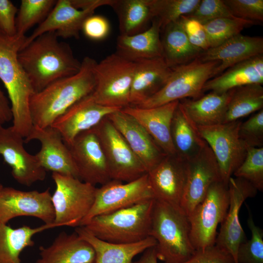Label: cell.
Wrapping results in <instances>:
<instances>
[{"instance_id":"cell-1","label":"cell","mask_w":263,"mask_h":263,"mask_svg":"<svg viewBox=\"0 0 263 263\" xmlns=\"http://www.w3.org/2000/svg\"><path fill=\"white\" fill-rule=\"evenodd\" d=\"M58 38L55 32H46L18 52V60L35 93L80 69L81 61L75 56L70 46Z\"/></svg>"},{"instance_id":"cell-2","label":"cell","mask_w":263,"mask_h":263,"mask_svg":"<svg viewBox=\"0 0 263 263\" xmlns=\"http://www.w3.org/2000/svg\"><path fill=\"white\" fill-rule=\"evenodd\" d=\"M96 62L90 56L85 57L77 73L56 80L32 95L29 109L34 126H51L72 105L93 92Z\"/></svg>"},{"instance_id":"cell-3","label":"cell","mask_w":263,"mask_h":263,"mask_svg":"<svg viewBox=\"0 0 263 263\" xmlns=\"http://www.w3.org/2000/svg\"><path fill=\"white\" fill-rule=\"evenodd\" d=\"M25 36L9 37L0 31V79L11 103L12 128L23 138L33 126L29 102L35 93L32 85L18 59Z\"/></svg>"},{"instance_id":"cell-4","label":"cell","mask_w":263,"mask_h":263,"mask_svg":"<svg viewBox=\"0 0 263 263\" xmlns=\"http://www.w3.org/2000/svg\"><path fill=\"white\" fill-rule=\"evenodd\" d=\"M150 236L156 241L158 260L182 263L195 252L190 237L188 216L180 208L154 200Z\"/></svg>"},{"instance_id":"cell-5","label":"cell","mask_w":263,"mask_h":263,"mask_svg":"<svg viewBox=\"0 0 263 263\" xmlns=\"http://www.w3.org/2000/svg\"><path fill=\"white\" fill-rule=\"evenodd\" d=\"M154 200L95 216L83 227L105 242L120 244L140 242L150 236Z\"/></svg>"},{"instance_id":"cell-6","label":"cell","mask_w":263,"mask_h":263,"mask_svg":"<svg viewBox=\"0 0 263 263\" xmlns=\"http://www.w3.org/2000/svg\"><path fill=\"white\" fill-rule=\"evenodd\" d=\"M135 62L115 52L96 62L95 86L92 95L98 104L122 109L130 106V94Z\"/></svg>"},{"instance_id":"cell-7","label":"cell","mask_w":263,"mask_h":263,"mask_svg":"<svg viewBox=\"0 0 263 263\" xmlns=\"http://www.w3.org/2000/svg\"><path fill=\"white\" fill-rule=\"evenodd\" d=\"M219 61L203 62L198 57L172 68L171 73L164 86L156 94L137 107L151 108L185 98L196 99L204 93L205 83L212 78Z\"/></svg>"},{"instance_id":"cell-8","label":"cell","mask_w":263,"mask_h":263,"mask_svg":"<svg viewBox=\"0 0 263 263\" xmlns=\"http://www.w3.org/2000/svg\"><path fill=\"white\" fill-rule=\"evenodd\" d=\"M52 177L56 185L51 197L54 223L79 226L93 204L96 188L71 176L52 172Z\"/></svg>"},{"instance_id":"cell-9","label":"cell","mask_w":263,"mask_h":263,"mask_svg":"<svg viewBox=\"0 0 263 263\" xmlns=\"http://www.w3.org/2000/svg\"><path fill=\"white\" fill-rule=\"evenodd\" d=\"M229 203L227 185L222 181H217L188 216L190 240L195 250L215 244L218 225L224 220Z\"/></svg>"},{"instance_id":"cell-10","label":"cell","mask_w":263,"mask_h":263,"mask_svg":"<svg viewBox=\"0 0 263 263\" xmlns=\"http://www.w3.org/2000/svg\"><path fill=\"white\" fill-rule=\"evenodd\" d=\"M93 129L103 149L111 179L129 182L147 173L143 164L107 116Z\"/></svg>"},{"instance_id":"cell-11","label":"cell","mask_w":263,"mask_h":263,"mask_svg":"<svg viewBox=\"0 0 263 263\" xmlns=\"http://www.w3.org/2000/svg\"><path fill=\"white\" fill-rule=\"evenodd\" d=\"M155 199L147 173L133 181L111 179L96 188L93 204L79 226H85L94 217Z\"/></svg>"},{"instance_id":"cell-12","label":"cell","mask_w":263,"mask_h":263,"mask_svg":"<svg viewBox=\"0 0 263 263\" xmlns=\"http://www.w3.org/2000/svg\"><path fill=\"white\" fill-rule=\"evenodd\" d=\"M241 123L239 120L212 126H196L214 154L221 181L226 185L246 154L247 147L239 135Z\"/></svg>"},{"instance_id":"cell-13","label":"cell","mask_w":263,"mask_h":263,"mask_svg":"<svg viewBox=\"0 0 263 263\" xmlns=\"http://www.w3.org/2000/svg\"><path fill=\"white\" fill-rule=\"evenodd\" d=\"M51 197L49 188L42 192L26 191L3 187L0 190V225L22 216L38 218L46 224L54 223Z\"/></svg>"},{"instance_id":"cell-14","label":"cell","mask_w":263,"mask_h":263,"mask_svg":"<svg viewBox=\"0 0 263 263\" xmlns=\"http://www.w3.org/2000/svg\"><path fill=\"white\" fill-rule=\"evenodd\" d=\"M229 203L227 213L221 224L217 235L216 245L225 250L237 261L239 245L247 240L246 236L239 220V212L242 204L257 193V189L246 180L231 177L228 184Z\"/></svg>"},{"instance_id":"cell-15","label":"cell","mask_w":263,"mask_h":263,"mask_svg":"<svg viewBox=\"0 0 263 263\" xmlns=\"http://www.w3.org/2000/svg\"><path fill=\"white\" fill-rule=\"evenodd\" d=\"M187 161V180L180 208L188 216L204 199L210 186L221 178L216 158L207 143Z\"/></svg>"},{"instance_id":"cell-16","label":"cell","mask_w":263,"mask_h":263,"mask_svg":"<svg viewBox=\"0 0 263 263\" xmlns=\"http://www.w3.org/2000/svg\"><path fill=\"white\" fill-rule=\"evenodd\" d=\"M23 138L12 126L5 128L0 125V155L11 167L15 180L30 187L37 182L43 181L46 170L36 155L29 153L24 149Z\"/></svg>"},{"instance_id":"cell-17","label":"cell","mask_w":263,"mask_h":263,"mask_svg":"<svg viewBox=\"0 0 263 263\" xmlns=\"http://www.w3.org/2000/svg\"><path fill=\"white\" fill-rule=\"evenodd\" d=\"M68 148L80 180L94 186L111 180L103 149L93 129L78 134Z\"/></svg>"},{"instance_id":"cell-18","label":"cell","mask_w":263,"mask_h":263,"mask_svg":"<svg viewBox=\"0 0 263 263\" xmlns=\"http://www.w3.org/2000/svg\"><path fill=\"white\" fill-rule=\"evenodd\" d=\"M147 174L155 199L181 208L187 180V161L177 155H167Z\"/></svg>"},{"instance_id":"cell-19","label":"cell","mask_w":263,"mask_h":263,"mask_svg":"<svg viewBox=\"0 0 263 263\" xmlns=\"http://www.w3.org/2000/svg\"><path fill=\"white\" fill-rule=\"evenodd\" d=\"M120 110L98 104L91 94L72 105L51 126L60 133L68 147L78 134L93 129L109 114Z\"/></svg>"},{"instance_id":"cell-20","label":"cell","mask_w":263,"mask_h":263,"mask_svg":"<svg viewBox=\"0 0 263 263\" xmlns=\"http://www.w3.org/2000/svg\"><path fill=\"white\" fill-rule=\"evenodd\" d=\"M33 140L41 144L40 150L35 155L46 171L79 179L70 150L56 129L52 126L40 128L33 126L24 141Z\"/></svg>"},{"instance_id":"cell-21","label":"cell","mask_w":263,"mask_h":263,"mask_svg":"<svg viewBox=\"0 0 263 263\" xmlns=\"http://www.w3.org/2000/svg\"><path fill=\"white\" fill-rule=\"evenodd\" d=\"M107 117L143 164L147 173L167 155L142 126L122 109Z\"/></svg>"},{"instance_id":"cell-22","label":"cell","mask_w":263,"mask_h":263,"mask_svg":"<svg viewBox=\"0 0 263 263\" xmlns=\"http://www.w3.org/2000/svg\"><path fill=\"white\" fill-rule=\"evenodd\" d=\"M95 9L94 8L78 9L73 6L71 0H57L44 20L30 36L26 37L21 48L38 36L48 32H55L58 38H79L80 32L84 21L94 14Z\"/></svg>"},{"instance_id":"cell-23","label":"cell","mask_w":263,"mask_h":263,"mask_svg":"<svg viewBox=\"0 0 263 263\" xmlns=\"http://www.w3.org/2000/svg\"><path fill=\"white\" fill-rule=\"evenodd\" d=\"M179 101L151 108L129 106L122 110L135 119L168 155H176L171 136V125Z\"/></svg>"},{"instance_id":"cell-24","label":"cell","mask_w":263,"mask_h":263,"mask_svg":"<svg viewBox=\"0 0 263 263\" xmlns=\"http://www.w3.org/2000/svg\"><path fill=\"white\" fill-rule=\"evenodd\" d=\"M262 54V37L240 34L218 46L203 51L198 58L203 62H220L213 78L238 63Z\"/></svg>"},{"instance_id":"cell-25","label":"cell","mask_w":263,"mask_h":263,"mask_svg":"<svg viewBox=\"0 0 263 263\" xmlns=\"http://www.w3.org/2000/svg\"><path fill=\"white\" fill-rule=\"evenodd\" d=\"M171 72L172 69L163 56L136 62L130 106H138L158 92L166 84Z\"/></svg>"},{"instance_id":"cell-26","label":"cell","mask_w":263,"mask_h":263,"mask_svg":"<svg viewBox=\"0 0 263 263\" xmlns=\"http://www.w3.org/2000/svg\"><path fill=\"white\" fill-rule=\"evenodd\" d=\"M40 258L35 263H94L92 246L75 231L60 233L48 247L39 248Z\"/></svg>"},{"instance_id":"cell-27","label":"cell","mask_w":263,"mask_h":263,"mask_svg":"<svg viewBox=\"0 0 263 263\" xmlns=\"http://www.w3.org/2000/svg\"><path fill=\"white\" fill-rule=\"evenodd\" d=\"M263 83V54L238 63L209 79L203 91L226 93L250 84Z\"/></svg>"},{"instance_id":"cell-28","label":"cell","mask_w":263,"mask_h":263,"mask_svg":"<svg viewBox=\"0 0 263 263\" xmlns=\"http://www.w3.org/2000/svg\"><path fill=\"white\" fill-rule=\"evenodd\" d=\"M151 22V26L141 33L131 36L119 35L115 52L134 62L163 56L161 26L155 19Z\"/></svg>"},{"instance_id":"cell-29","label":"cell","mask_w":263,"mask_h":263,"mask_svg":"<svg viewBox=\"0 0 263 263\" xmlns=\"http://www.w3.org/2000/svg\"><path fill=\"white\" fill-rule=\"evenodd\" d=\"M232 89L223 93L209 92L196 99L185 98L179 105L196 126L223 123Z\"/></svg>"},{"instance_id":"cell-30","label":"cell","mask_w":263,"mask_h":263,"mask_svg":"<svg viewBox=\"0 0 263 263\" xmlns=\"http://www.w3.org/2000/svg\"><path fill=\"white\" fill-rule=\"evenodd\" d=\"M75 231L93 247L95 254L94 263H132L135 256L156 245V241L150 236L137 243L120 244L101 240L83 226L77 227Z\"/></svg>"},{"instance_id":"cell-31","label":"cell","mask_w":263,"mask_h":263,"mask_svg":"<svg viewBox=\"0 0 263 263\" xmlns=\"http://www.w3.org/2000/svg\"><path fill=\"white\" fill-rule=\"evenodd\" d=\"M163 29L162 56L171 68L193 60L203 52L189 42L179 19Z\"/></svg>"},{"instance_id":"cell-32","label":"cell","mask_w":263,"mask_h":263,"mask_svg":"<svg viewBox=\"0 0 263 263\" xmlns=\"http://www.w3.org/2000/svg\"><path fill=\"white\" fill-rule=\"evenodd\" d=\"M57 226H60L55 223L34 228L23 225L15 228L0 225V263H21L19 255L27 247L34 246L33 236Z\"/></svg>"},{"instance_id":"cell-33","label":"cell","mask_w":263,"mask_h":263,"mask_svg":"<svg viewBox=\"0 0 263 263\" xmlns=\"http://www.w3.org/2000/svg\"><path fill=\"white\" fill-rule=\"evenodd\" d=\"M171 136L176 155L186 161L196 155L207 144L179 102L171 122Z\"/></svg>"},{"instance_id":"cell-34","label":"cell","mask_w":263,"mask_h":263,"mask_svg":"<svg viewBox=\"0 0 263 263\" xmlns=\"http://www.w3.org/2000/svg\"><path fill=\"white\" fill-rule=\"evenodd\" d=\"M110 6L117 16L120 35L141 33L153 19L151 0H112Z\"/></svg>"},{"instance_id":"cell-35","label":"cell","mask_w":263,"mask_h":263,"mask_svg":"<svg viewBox=\"0 0 263 263\" xmlns=\"http://www.w3.org/2000/svg\"><path fill=\"white\" fill-rule=\"evenodd\" d=\"M253 84L232 89L223 123L240 120L263 109V87Z\"/></svg>"},{"instance_id":"cell-36","label":"cell","mask_w":263,"mask_h":263,"mask_svg":"<svg viewBox=\"0 0 263 263\" xmlns=\"http://www.w3.org/2000/svg\"><path fill=\"white\" fill-rule=\"evenodd\" d=\"M56 1V0H22L16 17L17 34L25 36L31 28L43 22Z\"/></svg>"},{"instance_id":"cell-37","label":"cell","mask_w":263,"mask_h":263,"mask_svg":"<svg viewBox=\"0 0 263 263\" xmlns=\"http://www.w3.org/2000/svg\"><path fill=\"white\" fill-rule=\"evenodd\" d=\"M254 22L238 18H219L203 24L209 48L218 46L241 34L246 26Z\"/></svg>"},{"instance_id":"cell-38","label":"cell","mask_w":263,"mask_h":263,"mask_svg":"<svg viewBox=\"0 0 263 263\" xmlns=\"http://www.w3.org/2000/svg\"><path fill=\"white\" fill-rule=\"evenodd\" d=\"M201 0H151L153 19L159 22L161 29L192 13Z\"/></svg>"},{"instance_id":"cell-39","label":"cell","mask_w":263,"mask_h":263,"mask_svg":"<svg viewBox=\"0 0 263 263\" xmlns=\"http://www.w3.org/2000/svg\"><path fill=\"white\" fill-rule=\"evenodd\" d=\"M235 177L244 179L258 191L263 190V147H247L245 157L233 173Z\"/></svg>"},{"instance_id":"cell-40","label":"cell","mask_w":263,"mask_h":263,"mask_svg":"<svg viewBox=\"0 0 263 263\" xmlns=\"http://www.w3.org/2000/svg\"><path fill=\"white\" fill-rule=\"evenodd\" d=\"M247 207V223L251 237L239 245L237 261L238 263H263V230L255 224L248 206Z\"/></svg>"},{"instance_id":"cell-41","label":"cell","mask_w":263,"mask_h":263,"mask_svg":"<svg viewBox=\"0 0 263 263\" xmlns=\"http://www.w3.org/2000/svg\"><path fill=\"white\" fill-rule=\"evenodd\" d=\"M185 16L202 24L219 18H235L224 0H201L196 8Z\"/></svg>"},{"instance_id":"cell-42","label":"cell","mask_w":263,"mask_h":263,"mask_svg":"<svg viewBox=\"0 0 263 263\" xmlns=\"http://www.w3.org/2000/svg\"><path fill=\"white\" fill-rule=\"evenodd\" d=\"M239 135L246 147H263V109L241 123Z\"/></svg>"},{"instance_id":"cell-43","label":"cell","mask_w":263,"mask_h":263,"mask_svg":"<svg viewBox=\"0 0 263 263\" xmlns=\"http://www.w3.org/2000/svg\"><path fill=\"white\" fill-rule=\"evenodd\" d=\"M236 18L252 21H263V0H224Z\"/></svg>"},{"instance_id":"cell-44","label":"cell","mask_w":263,"mask_h":263,"mask_svg":"<svg viewBox=\"0 0 263 263\" xmlns=\"http://www.w3.org/2000/svg\"><path fill=\"white\" fill-rule=\"evenodd\" d=\"M182 263H236L233 257L216 244L196 250L187 261Z\"/></svg>"},{"instance_id":"cell-45","label":"cell","mask_w":263,"mask_h":263,"mask_svg":"<svg viewBox=\"0 0 263 263\" xmlns=\"http://www.w3.org/2000/svg\"><path fill=\"white\" fill-rule=\"evenodd\" d=\"M189 42L194 46L204 51L209 48L203 24L185 16L179 19Z\"/></svg>"},{"instance_id":"cell-46","label":"cell","mask_w":263,"mask_h":263,"mask_svg":"<svg viewBox=\"0 0 263 263\" xmlns=\"http://www.w3.org/2000/svg\"><path fill=\"white\" fill-rule=\"evenodd\" d=\"M82 31L85 36L89 39L101 40L108 36L110 31V25L106 18L93 14L84 21Z\"/></svg>"},{"instance_id":"cell-47","label":"cell","mask_w":263,"mask_h":263,"mask_svg":"<svg viewBox=\"0 0 263 263\" xmlns=\"http://www.w3.org/2000/svg\"><path fill=\"white\" fill-rule=\"evenodd\" d=\"M18 9L9 0H0V31L9 37L17 35L16 14Z\"/></svg>"},{"instance_id":"cell-48","label":"cell","mask_w":263,"mask_h":263,"mask_svg":"<svg viewBox=\"0 0 263 263\" xmlns=\"http://www.w3.org/2000/svg\"><path fill=\"white\" fill-rule=\"evenodd\" d=\"M12 119L11 106L7 97L0 88V125H3Z\"/></svg>"},{"instance_id":"cell-49","label":"cell","mask_w":263,"mask_h":263,"mask_svg":"<svg viewBox=\"0 0 263 263\" xmlns=\"http://www.w3.org/2000/svg\"><path fill=\"white\" fill-rule=\"evenodd\" d=\"M132 263H158L155 246L147 249L140 258Z\"/></svg>"},{"instance_id":"cell-50","label":"cell","mask_w":263,"mask_h":263,"mask_svg":"<svg viewBox=\"0 0 263 263\" xmlns=\"http://www.w3.org/2000/svg\"><path fill=\"white\" fill-rule=\"evenodd\" d=\"M3 187V186L0 184V190L1 189V188Z\"/></svg>"}]
</instances>
